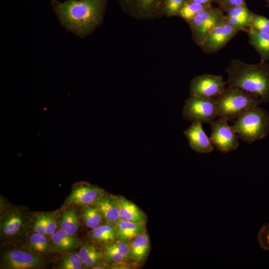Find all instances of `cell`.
Here are the masks:
<instances>
[{"label": "cell", "mask_w": 269, "mask_h": 269, "mask_svg": "<svg viewBox=\"0 0 269 269\" xmlns=\"http://www.w3.org/2000/svg\"><path fill=\"white\" fill-rule=\"evenodd\" d=\"M227 85L240 89L258 97L262 103H269V64L260 61L247 63L233 59L225 69Z\"/></svg>", "instance_id": "cell-1"}, {"label": "cell", "mask_w": 269, "mask_h": 269, "mask_svg": "<svg viewBox=\"0 0 269 269\" xmlns=\"http://www.w3.org/2000/svg\"><path fill=\"white\" fill-rule=\"evenodd\" d=\"M103 7L101 0H68L54 4L61 21L80 34L89 32L98 24Z\"/></svg>", "instance_id": "cell-2"}, {"label": "cell", "mask_w": 269, "mask_h": 269, "mask_svg": "<svg viewBox=\"0 0 269 269\" xmlns=\"http://www.w3.org/2000/svg\"><path fill=\"white\" fill-rule=\"evenodd\" d=\"M215 99L218 118L233 122L250 108L263 103L256 96L228 85Z\"/></svg>", "instance_id": "cell-3"}, {"label": "cell", "mask_w": 269, "mask_h": 269, "mask_svg": "<svg viewBox=\"0 0 269 269\" xmlns=\"http://www.w3.org/2000/svg\"><path fill=\"white\" fill-rule=\"evenodd\" d=\"M231 126L240 138L251 144L269 134V114L259 106H256L242 114Z\"/></svg>", "instance_id": "cell-4"}, {"label": "cell", "mask_w": 269, "mask_h": 269, "mask_svg": "<svg viewBox=\"0 0 269 269\" xmlns=\"http://www.w3.org/2000/svg\"><path fill=\"white\" fill-rule=\"evenodd\" d=\"M182 117L192 123L210 124L218 118L215 99L190 96L185 101Z\"/></svg>", "instance_id": "cell-5"}, {"label": "cell", "mask_w": 269, "mask_h": 269, "mask_svg": "<svg viewBox=\"0 0 269 269\" xmlns=\"http://www.w3.org/2000/svg\"><path fill=\"white\" fill-rule=\"evenodd\" d=\"M225 20V14L219 7L210 5L201 10L188 23L196 43L200 46L211 31Z\"/></svg>", "instance_id": "cell-6"}, {"label": "cell", "mask_w": 269, "mask_h": 269, "mask_svg": "<svg viewBox=\"0 0 269 269\" xmlns=\"http://www.w3.org/2000/svg\"><path fill=\"white\" fill-rule=\"evenodd\" d=\"M210 125L212 131L210 139L217 150L226 153L238 147V135L228 125V121L217 118Z\"/></svg>", "instance_id": "cell-7"}, {"label": "cell", "mask_w": 269, "mask_h": 269, "mask_svg": "<svg viewBox=\"0 0 269 269\" xmlns=\"http://www.w3.org/2000/svg\"><path fill=\"white\" fill-rule=\"evenodd\" d=\"M226 85L221 76L200 75L194 77L191 81L190 96L216 98L224 91Z\"/></svg>", "instance_id": "cell-8"}, {"label": "cell", "mask_w": 269, "mask_h": 269, "mask_svg": "<svg viewBox=\"0 0 269 269\" xmlns=\"http://www.w3.org/2000/svg\"><path fill=\"white\" fill-rule=\"evenodd\" d=\"M237 33L225 20L211 31L200 47L206 54L216 53L225 47Z\"/></svg>", "instance_id": "cell-9"}, {"label": "cell", "mask_w": 269, "mask_h": 269, "mask_svg": "<svg viewBox=\"0 0 269 269\" xmlns=\"http://www.w3.org/2000/svg\"><path fill=\"white\" fill-rule=\"evenodd\" d=\"M3 267L9 269H27L37 268L42 264L41 259L31 253L14 250L6 253L2 257Z\"/></svg>", "instance_id": "cell-10"}, {"label": "cell", "mask_w": 269, "mask_h": 269, "mask_svg": "<svg viewBox=\"0 0 269 269\" xmlns=\"http://www.w3.org/2000/svg\"><path fill=\"white\" fill-rule=\"evenodd\" d=\"M189 146L194 151L200 153H208L213 151L214 146L210 138L205 133L202 123L193 122L184 132Z\"/></svg>", "instance_id": "cell-11"}, {"label": "cell", "mask_w": 269, "mask_h": 269, "mask_svg": "<svg viewBox=\"0 0 269 269\" xmlns=\"http://www.w3.org/2000/svg\"><path fill=\"white\" fill-rule=\"evenodd\" d=\"M25 223L23 211L18 208L6 210L0 219V231L6 237H12L22 231Z\"/></svg>", "instance_id": "cell-12"}, {"label": "cell", "mask_w": 269, "mask_h": 269, "mask_svg": "<svg viewBox=\"0 0 269 269\" xmlns=\"http://www.w3.org/2000/svg\"><path fill=\"white\" fill-rule=\"evenodd\" d=\"M104 194V192L99 187L82 184L74 189L67 201L70 204L93 205Z\"/></svg>", "instance_id": "cell-13"}, {"label": "cell", "mask_w": 269, "mask_h": 269, "mask_svg": "<svg viewBox=\"0 0 269 269\" xmlns=\"http://www.w3.org/2000/svg\"><path fill=\"white\" fill-rule=\"evenodd\" d=\"M129 242L116 240L104 245L103 251L104 263L109 267L114 264L131 262L129 258Z\"/></svg>", "instance_id": "cell-14"}, {"label": "cell", "mask_w": 269, "mask_h": 269, "mask_svg": "<svg viewBox=\"0 0 269 269\" xmlns=\"http://www.w3.org/2000/svg\"><path fill=\"white\" fill-rule=\"evenodd\" d=\"M226 13V21L238 32L245 31L249 28L253 13L250 10L247 3L233 7Z\"/></svg>", "instance_id": "cell-15"}, {"label": "cell", "mask_w": 269, "mask_h": 269, "mask_svg": "<svg viewBox=\"0 0 269 269\" xmlns=\"http://www.w3.org/2000/svg\"><path fill=\"white\" fill-rule=\"evenodd\" d=\"M114 196L119 209L121 219L146 223V215L135 203L121 195H114Z\"/></svg>", "instance_id": "cell-16"}, {"label": "cell", "mask_w": 269, "mask_h": 269, "mask_svg": "<svg viewBox=\"0 0 269 269\" xmlns=\"http://www.w3.org/2000/svg\"><path fill=\"white\" fill-rule=\"evenodd\" d=\"M106 223L116 224L121 219L114 195L104 194L94 205Z\"/></svg>", "instance_id": "cell-17"}, {"label": "cell", "mask_w": 269, "mask_h": 269, "mask_svg": "<svg viewBox=\"0 0 269 269\" xmlns=\"http://www.w3.org/2000/svg\"><path fill=\"white\" fill-rule=\"evenodd\" d=\"M129 258L137 266L141 264L148 255L150 248L149 237L147 233L142 234L129 242Z\"/></svg>", "instance_id": "cell-18"}, {"label": "cell", "mask_w": 269, "mask_h": 269, "mask_svg": "<svg viewBox=\"0 0 269 269\" xmlns=\"http://www.w3.org/2000/svg\"><path fill=\"white\" fill-rule=\"evenodd\" d=\"M117 240L130 242L146 232L145 223L121 219L116 224Z\"/></svg>", "instance_id": "cell-19"}, {"label": "cell", "mask_w": 269, "mask_h": 269, "mask_svg": "<svg viewBox=\"0 0 269 269\" xmlns=\"http://www.w3.org/2000/svg\"><path fill=\"white\" fill-rule=\"evenodd\" d=\"M245 32L249 37V42L260 54L261 61H269V33L247 29Z\"/></svg>", "instance_id": "cell-20"}, {"label": "cell", "mask_w": 269, "mask_h": 269, "mask_svg": "<svg viewBox=\"0 0 269 269\" xmlns=\"http://www.w3.org/2000/svg\"><path fill=\"white\" fill-rule=\"evenodd\" d=\"M51 240L54 248L60 251L75 250L81 243V241L77 237L62 229L52 235Z\"/></svg>", "instance_id": "cell-21"}, {"label": "cell", "mask_w": 269, "mask_h": 269, "mask_svg": "<svg viewBox=\"0 0 269 269\" xmlns=\"http://www.w3.org/2000/svg\"><path fill=\"white\" fill-rule=\"evenodd\" d=\"M88 236L91 240L97 243L105 245L111 243L117 239L116 224H101L92 229Z\"/></svg>", "instance_id": "cell-22"}, {"label": "cell", "mask_w": 269, "mask_h": 269, "mask_svg": "<svg viewBox=\"0 0 269 269\" xmlns=\"http://www.w3.org/2000/svg\"><path fill=\"white\" fill-rule=\"evenodd\" d=\"M79 255L84 266L88 268L104 263L103 252L87 242L82 244Z\"/></svg>", "instance_id": "cell-23"}, {"label": "cell", "mask_w": 269, "mask_h": 269, "mask_svg": "<svg viewBox=\"0 0 269 269\" xmlns=\"http://www.w3.org/2000/svg\"><path fill=\"white\" fill-rule=\"evenodd\" d=\"M60 225L61 229L71 235H75L79 227L76 211L74 209L65 210L62 214Z\"/></svg>", "instance_id": "cell-24"}, {"label": "cell", "mask_w": 269, "mask_h": 269, "mask_svg": "<svg viewBox=\"0 0 269 269\" xmlns=\"http://www.w3.org/2000/svg\"><path fill=\"white\" fill-rule=\"evenodd\" d=\"M82 215L84 223L91 229L101 225L103 221L101 214L94 205L86 206Z\"/></svg>", "instance_id": "cell-25"}, {"label": "cell", "mask_w": 269, "mask_h": 269, "mask_svg": "<svg viewBox=\"0 0 269 269\" xmlns=\"http://www.w3.org/2000/svg\"><path fill=\"white\" fill-rule=\"evenodd\" d=\"M210 5H202L185 0L178 15L189 23L203 8Z\"/></svg>", "instance_id": "cell-26"}, {"label": "cell", "mask_w": 269, "mask_h": 269, "mask_svg": "<svg viewBox=\"0 0 269 269\" xmlns=\"http://www.w3.org/2000/svg\"><path fill=\"white\" fill-rule=\"evenodd\" d=\"M29 243L34 250L39 253L46 252L49 248L45 236L35 232L29 237Z\"/></svg>", "instance_id": "cell-27"}, {"label": "cell", "mask_w": 269, "mask_h": 269, "mask_svg": "<svg viewBox=\"0 0 269 269\" xmlns=\"http://www.w3.org/2000/svg\"><path fill=\"white\" fill-rule=\"evenodd\" d=\"M83 264L79 254L73 253L64 257L59 264V268L62 269H81Z\"/></svg>", "instance_id": "cell-28"}, {"label": "cell", "mask_w": 269, "mask_h": 269, "mask_svg": "<svg viewBox=\"0 0 269 269\" xmlns=\"http://www.w3.org/2000/svg\"><path fill=\"white\" fill-rule=\"evenodd\" d=\"M249 28L269 33V18L253 13Z\"/></svg>", "instance_id": "cell-29"}, {"label": "cell", "mask_w": 269, "mask_h": 269, "mask_svg": "<svg viewBox=\"0 0 269 269\" xmlns=\"http://www.w3.org/2000/svg\"><path fill=\"white\" fill-rule=\"evenodd\" d=\"M47 236H52L57 228V214L55 212L43 214Z\"/></svg>", "instance_id": "cell-30"}, {"label": "cell", "mask_w": 269, "mask_h": 269, "mask_svg": "<svg viewBox=\"0 0 269 269\" xmlns=\"http://www.w3.org/2000/svg\"><path fill=\"white\" fill-rule=\"evenodd\" d=\"M219 8L226 12L229 9L246 3V0H217Z\"/></svg>", "instance_id": "cell-31"}, {"label": "cell", "mask_w": 269, "mask_h": 269, "mask_svg": "<svg viewBox=\"0 0 269 269\" xmlns=\"http://www.w3.org/2000/svg\"><path fill=\"white\" fill-rule=\"evenodd\" d=\"M258 241L263 249L269 251V224L262 228L259 234Z\"/></svg>", "instance_id": "cell-32"}, {"label": "cell", "mask_w": 269, "mask_h": 269, "mask_svg": "<svg viewBox=\"0 0 269 269\" xmlns=\"http://www.w3.org/2000/svg\"><path fill=\"white\" fill-rule=\"evenodd\" d=\"M185 0H166L165 10L170 15L177 14Z\"/></svg>", "instance_id": "cell-33"}, {"label": "cell", "mask_w": 269, "mask_h": 269, "mask_svg": "<svg viewBox=\"0 0 269 269\" xmlns=\"http://www.w3.org/2000/svg\"><path fill=\"white\" fill-rule=\"evenodd\" d=\"M33 229L35 233L45 236H47L43 214H37L36 215Z\"/></svg>", "instance_id": "cell-34"}, {"label": "cell", "mask_w": 269, "mask_h": 269, "mask_svg": "<svg viewBox=\"0 0 269 269\" xmlns=\"http://www.w3.org/2000/svg\"><path fill=\"white\" fill-rule=\"evenodd\" d=\"M136 1L141 9L148 10L158 5L160 0H136Z\"/></svg>", "instance_id": "cell-35"}, {"label": "cell", "mask_w": 269, "mask_h": 269, "mask_svg": "<svg viewBox=\"0 0 269 269\" xmlns=\"http://www.w3.org/2000/svg\"><path fill=\"white\" fill-rule=\"evenodd\" d=\"M138 266L131 262H122L113 265L110 267V269H134Z\"/></svg>", "instance_id": "cell-36"}, {"label": "cell", "mask_w": 269, "mask_h": 269, "mask_svg": "<svg viewBox=\"0 0 269 269\" xmlns=\"http://www.w3.org/2000/svg\"><path fill=\"white\" fill-rule=\"evenodd\" d=\"M194 3L202 5H212L213 3H217V0H188Z\"/></svg>", "instance_id": "cell-37"}, {"label": "cell", "mask_w": 269, "mask_h": 269, "mask_svg": "<svg viewBox=\"0 0 269 269\" xmlns=\"http://www.w3.org/2000/svg\"><path fill=\"white\" fill-rule=\"evenodd\" d=\"M267 2H268L269 5V0H266Z\"/></svg>", "instance_id": "cell-38"}, {"label": "cell", "mask_w": 269, "mask_h": 269, "mask_svg": "<svg viewBox=\"0 0 269 269\" xmlns=\"http://www.w3.org/2000/svg\"><path fill=\"white\" fill-rule=\"evenodd\" d=\"M53 0V1H55V0Z\"/></svg>", "instance_id": "cell-39"}]
</instances>
